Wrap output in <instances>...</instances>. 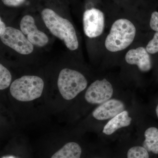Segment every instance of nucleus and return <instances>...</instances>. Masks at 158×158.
<instances>
[{"label":"nucleus","mask_w":158,"mask_h":158,"mask_svg":"<svg viewBox=\"0 0 158 158\" xmlns=\"http://www.w3.org/2000/svg\"><path fill=\"white\" fill-rule=\"evenodd\" d=\"M1 158H16L14 156H6L2 157Z\"/></svg>","instance_id":"aec40b11"},{"label":"nucleus","mask_w":158,"mask_h":158,"mask_svg":"<svg viewBox=\"0 0 158 158\" xmlns=\"http://www.w3.org/2000/svg\"><path fill=\"white\" fill-rule=\"evenodd\" d=\"M146 49L150 54L158 52V31H156L152 39L148 44Z\"/></svg>","instance_id":"dca6fc26"},{"label":"nucleus","mask_w":158,"mask_h":158,"mask_svg":"<svg viewBox=\"0 0 158 158\" xmlns=\"http://www.w3.org/2000/svg\"><path fill=\"white\" fill-rule=\"evenodd\" d=\"M57 85L62 98L70 100L86 89L88 81L85 77L77 71L65 68L60 71Z\"/></svg>","instance_id":"20e7f679"},{"label":"nucleus","mask_w":158,"mask_h":158,"mask_svg":"<svg viewBox=\"0 0 158 158\" xmlns=\"http://www.w3.org/2000/svg\"><path fill=\"white\" fill-rule=\"evenodd\" d=\"M41 15L51 33L62 40L69 49L74 51L78 48L79 43L75 30L69 20L49 8L44 9Z\"/></svg>","instance_id":"f257e3e1"},{"label":"nucleus","mask_w":158,"mask_h":158,"mask_svg":"<svg viewBox=\"0 0 158 158\" xmlns=\"http://www.w3.org/2000/svg\"><path fill=\"white\" fill-rule=\"evenodd\" d=\"M132 118L130 117L128 112L124 110L123 112L111 118L105 125L103 133L110 135L121 128L129 126L131 123Z\"/></svg>","instance_id":"9b49d317"},{"label":"nucleus","mask_w":158,"mask_h":158,"mask_svg":"<svg viewBox=\"0 0 158 158\" xmlns=\"http://www.w3.org/2000/svg\"><path fill=\"white\" fill-rule=\"evenodd\" d=\"M3 44L22 55H29L34 51V46L23 32L12 27H7L0 36Z\"/></svg>","instance_id":"39448f33"},{"label":"nucleus","mask_w":158,"mask_h":158,"mask_svg":"<svg viewBox=\"0 0 158 158\" xmlns=\"http://www.w3.org/2000/svg\"><path fill=\"white\" fill-rule=\"evenodd\" d=\"M148 52L144 47H140L130 50L125 56L128 64L137 65L140 71L146 72L152 68V62Z\"/></svg>","instance_id":"9d476101"},{"label":"nucleus","mask_w":158,"mask_h":158,"mask_svg":"<svg viewBox=\"0 0 158 158\" xmlns=\"http://www.w3.org/2000/svg\"><path fill=\"white\" fill-rule=\"evenodd\" d=\"M135 27L130 20L120 19L113 23L105 41L108 51L117 52L127 48L135 37Z\"/></svg>","instance_id":"f03ea898"},{"label":"nucleus","mask_w":158,"mask_h":158,"mask_svg":"<svg viewBox=\"0 0 158 158\" xmlns=\"http://www.w3.org/2000/svg\"><path fill=\"white\" fill-rule=\"evenodd\" d=\"M150 26L153 31H158V12L154 11L150 20Z\"/></svg>","instance_id":"a211bd4d"},{"label":"nucleus","mask_w":158,"mask_h":158,"mask_svg":"<svg viewBox=\"0 0 158 158\" xmlns=\"http://www.w3.org/2000/svg\"><path fill=\"white\" fill-rule=\"evenodd\" d=\"M145 140L143 143V147L148 152L158 154V129L157 128H148L144 134Z\"/></svg>","instance_id":"ddd939ff"},{"label":"nucleus","mask_w":158,"mask_h":158,"mask_svg":"<svg viewBox=\"0 0 158 158\" xmlns=\"http://www.w3.org/2000/svg\"><path fill=\"white\" fill-rule=\"evenodd\" d=\"M83 28L85 35L90 38L101 35L105 27L104 13L99 9L91 8L83 14Z\"/></svg>","instance_id":"423d86ee"},{"label":"nucleus","mask_w":158,"mask_h":158,"mask_svg":"<svg viewBox=\"0 0 158 158\" xmlns=\"http://www.w3.org/2000/svg\"><path fill=\"white\" fill-rule=\"evenodd\" d=\"M5 6L10 7H19L24 5L27 0H2Z\"/></svg>","instance_id":"f3484780"},{"label":"nucleus","mask_w":158,"mask_h":158,"mask_svg":"<svg viewBox=\"0 0 158 158\" xmlns=\"http://www.w3.org/2000/svg\"><path fill=\"white\" fill-rule=\"evenodd\" d=\"M44 88L43 80L35 76H24L12 82L11 96L18 101H32L41 96Z\"/></svg>","instance_id":"7ed1b4c3"},{"label":"nucleus","mask_w":158,"mask_h":158,"mask_svg":"<svg viewBox=\"0 0 158 158\" xmlns=\"http://www.w3.org/2000/svg\"><path fill=\"white\" fill-rule=\"evenodd\" d=\"M125 109V106L123 102L116 99H111L94 110L92 116L97 120H106L115 117L124 111Z\"/></svg>","instance_id":"1a4fd4ad"},{"label":"nucleus","mask_w":158,"mask_h":158,"mask_svg":"<svg viewBox=\"0 0 158 158\" xmlns=\"http://www.w3.org/2000/svg\"><path fill=\"white\" fill-rule=\"evenodd\" d=\"M81 153V148L79 144L70 142L65 144L51 158H80Z\"/></svg>","instance_id":"f8f14e48"},{"label":"nucleus","mask_w":158,"mask_h":158,"mask_svg":"<svg viewBox=\"0 0 158 158\" xmlns=\"http://www.w3.org/2000/svg\"><path fill=\"white\" fill-rule=\"evenodd\" d=\"M156 113L157 116L158 118V105L157 106L156 108Z\"/></svg>","instance_id":"412c9836"},{"label":"nucleus","mask_w":158,"mask_h":158,"mask_svg":"<svg viewBox=\"0 0 158 158\" xmlns=\"http://www.w3.org/2000/svg\"><path fill=\"white\" fill-rule=\"evenodd\" d=\"M113 86L106 79L97 80L90 85L85 94L86 101L91 104H102L112 98Z\"/></svg>","instance_id":"0eeeda50"},{"label":"nucleus","mask_w":158,"mask_h":158,"mask_svg":"<svg viewBox=\"0 0 158 158\" xmlns=\"http://www.w3.org/2000/svg\"><path fill=\"white\" fill-rule=\"evenodd\" d=\"M11 74L2 64H0V90H5L9 87L11 81Z\"/></svg>","instance_id":"4468645a"},{"label":"nucleus","mask_w":158,"mask_h":158,"mask_svg":"<svg viewBox=\"0 0 158 158\" xmlns=\"http://www.w3.org/2000/svg\"><path fill=\"white\" fill-rule=\"evenodd\" d=\"M21 31L33 45L42 47L48 43L46 34L39 31L35 24L34 17L29 15H25L20 23Z\"/></svg>","instance_id":"6e6552de"},{"label":"nucleus","mask_w":158,"mask_h":158,"mask_svg":"<svg viewBox=\"0 0 158 158\" xmlns=\"http://www.w3.org/2000/svg\"><path fill=\"white\" fill-rule=\"evenodd\" d=\"M127 158H149L147 150L141 146L131 148L127 152Z\"/></svg>","instance_id":"2eb2a0df"},{"label":"nucleus","mask_w":158,"mask_h":158,"mask_svg":"<svg viewBox=\"0 0 158 158\" xmlns=\"http://www.w3.org/2000/svg\"><path fill=\"white\" fill-rule=\"evenodd\" d=\"M6 28V24L2 20V18H0V36H2L5 33Z\"/></svg>","instance_id":"6ab92c4d"}]
</instances>
